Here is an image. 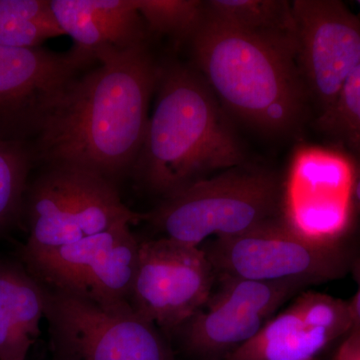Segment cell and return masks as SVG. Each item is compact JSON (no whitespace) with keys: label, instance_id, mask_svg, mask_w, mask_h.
I'll use <instances>...</instances> for the list:
<instances>
[{"label":"cell","instance_id":"obj_11","mask_svg":"<svg viewBox=\"0 0 360 360\" xmlns=\"http://www.w3.org/2000/svg\"><path fill=\"white\" fill-rule=\"evenodd\" d=\"M354 177V163L340 150L298 149L283 182V221L314 243L345 245L356 212Z\"/></svg>","mask_w":360,"mask_h":360},{"label":"cell","instance_id":"obj_6","mask_svg":"<svg viewBox=\"0 0 360 360\" xmlns=\"http://www.w3.org/2000/svg\"><path fill=\"white\" fill-rule=\"evenodd\" d=\"M217 276L260 283H326L345 276L355 258L345 245L314 243L292 231L283 219L271 220L203 246Z\"/></svg>","mask_w":360,"mask_h":360},{"label":"cell","instance_id":"obj_24","mask_svg":"<svg viewBox=\"0 0 360 360\" xmlns=\"http://www.w3.org/2000/svg\"><path fill=\"white\" fill-rule=\"evenodd\" d=\"M354 202L355 210L360 212V167H355Z\"/></svg>","mask_w":360,"mask_h":360},{"label":"cell","instance_id":"obj_5","mask_svg":"<svg viewBox=\"0 0 360 360\" xmlns=\"http://www.w3.org/2000/svg\"><path fill=\"white\" fill-rule=\"evenodd\" d=\"M23 210L27 243L22 255L61 248L143 220L122 200L115 182L82 168L47 167L28 184Z\"/></svg>","mask_w":360,"mask_h":360},{"label":"cell","instance_id":"obj_17","mask_svg":"<svg viewBox=\"0 0 360 360\" xmlns=\"http://www.w3.org/2000/svg\"><path fill=\"white\" fill-rule=\"evenodd\" d=\"M206 20L297 51L291 2L285 0H210Z\"/></svg>","mask_w":360,"mask_h":360},{"label":"cell","instance_id":"obj_23","mask_svg":"<svg viewBox=\"0 0 360 360\" xmlns=\"http://www.w3.org/2000/svg\"><path fill=\"white\" fill-rule=\"evenodd\" d=\"M352 271L356 281L357 290L352 300H349V303L354 322L360 326V257L355 258Z\"/></svg>","mask_w":360,"mask_h":360},{"label":"cell","instance_id":"obj_14","mask_svg":"<svg viewBox=\"0 0 360 360\" xmlns=\"http://www.w3.org/2000/svg\"><path fill=\"white\" fill-rule=\"evenodd\" d=\"M86 68L71 51L0 46V129L32 132L61 90Z\"/></svg>","mask_w":360,"mask_h":360},{"label":"cell","instance_id":"obj_13","mask_svg":"<svg viewBox=\"0 0 360 360\" xmlns=\"http://www.w3.org/2000/svg\"><path fill=\"white\" fill-rule=\"evenodd\" d=\"M354 323L349 302L307 291L224 360H319Z\"/></svg>","mask_w":360,"mask_h":360},{"label":"cell","instance_id":"obj_12","mask_svg":"<svg viewBox=\"0 0 360 360\" xmlns=\"http://www.w3.org/2000/svg\"><path fill=\"white\" fill-rule=\"evenodd\" d=\"M291 6L298 68L321 118L360 66V18L338 0H295Z\"/></svg>","mask_w":360,"mask_h":360},{"label":"cell","instance_id":"obj_19","mask_svg":"<svg viewBox=\"0 0 360 360\" xmlns=\"http://www.w3.org/2000/svg\"><path fill=\"white\" fill-rule=\"evenodd\" d=\"M33 160L22 139H0V233L23 212Z\"/></svg>","mask_w":360,"mask_h":360},{"label":"cell","instance_id":"obj_16","mask_svg":"<svg viewBox=\"0 0 360 360\" xmlns=\"http://www.w3.org/2000/svg\"><path fill=\"white\" fill-rule=\"evenodd\" d=\"M44 316V285L20 265L0 262V360H26Z\"/></svg>","mask_w":360,"mask_h":360},{"label":"cell","instance_id":"obj_4","mask_svg":"<svg viewBox=\"0 0 360 360\" xmlns=\"http://www.w3.org/2000/svg\"><path fill=\"white\" fill-rule=\"evenodd\" d=\"M283 182L262 168H229L161 200L143 213L162 238L200 246L283 219Z\"/></svg>","mask_w":360,"mask_h":360},{"label":"cell","instance_id":"obj_15","mask_svg":"<svg viewBox=\"0 0 360 360\" xmlns=\"http://www.w3.org/2000/svg\"><path fill=\"white\" fill-rule=\"evenodd\" d=\"M70 49L87 68L106 54L148 44V32L134 0H49Z\"/></svg>","mask_w":360,"mask_h":360},{"label":"cell","instance_id":"obj_1","mask_svg":"<svg viewBox=\"0 0 360 360\" xmlns=\"http://www.w3.org/2000/svg\"><path fill=\"white\" fill-rule=\"evenodd\" d=\"M71 80L35 123L34 160L116 180L132 172L149 122L160 63L148 45L106 54Z\"/></svg>","mask_w":360,"mask_h":360},{"label":"cell","instance_id":"obj_9","mask_svg":"<svg viewBox=\"0 0 360 360\" xmlns=\"http://www.w3.org/2000/svg\"><path fill=\"white\" fill-rule=\"evenodd\" d=\"M217 283L200 246L161 238L139 243L130 304L135 314L174 335L205 305Z\"/></svg>","mask_w":360,"mask_h":360},{"label":"cell","instance_id":"obj_21","mask_svg":"<svg viewBox=\"0 0 360 360\" xmlns=\"http://www.w3.org/2000/svg\"><path fill=\"white\" fill-rule=\"evenodd\" d=\"M317 123L340 153L360 167V66L348 78L330 112Z\"/></svg>","mask_w":360,"mask_h":360},{"label":"cell","instance_id":"obj_18","mask_svg":"<svg viewBox=\"0 0 360 360\" xmlns=\"http://www.w3.org/2000/svg\"><path fill=\"white\" fill-rule=\"evenodd\" d=\"M65 35L46 0H0V46L39 47Z\"/></svg>","mask_w":360,"mask_h":360},{"label":"cell","instance_id":"obj_20","mask_svg":"<svg viewBox=\"0 0 360 360\" xmlns=\"http://www.w3.org/2000/svg\"><path fill=\"white\" fill-rule=\"evenodd\" d=\"M148 33L191 41L205 18L200 0H134Z\"/></svg>","mask_w":360,"mask_h":360},{"label":"cell","instance_id":"obj_7","mask_svg":"<svg viewBox=\"0 0 360 360\" xmlns=\"http://www.w3.org/2000/svg\"><path fill=\"white\" fill-rule=\"evenodd\" d=\"M129 222L77 243L22 255L42 285L84 298L113 312H132L139 243Z\"/></svg>","mask_w":360,"mask_h":360},{"label":"cell","instance_id":"obj_22","mask_svg":"<svg viewBox=\"0 0 360 360\" xmlns=\"http://www.w3.org/2000/svg\"><path fill=\"white\" fill-rule=\"evenodd\" d=\"M331 360H360V326L354 323L338 343Z\"/></svg>","mask_w":360,"mask_h":360},{"label":"cell","instance_id":"obj_8","mask_svg":"<svg viewBox=\"0 0 360 360\" xmlns=\"http://www.w3.org/2000/svg\"><path fill=\"white\" fill-rule=\"evenodd\" d=\"M44 288L53 360H177L167 336L134 311H108Z\"/></svg>","mask_w":360,"mask_h":360},{"label":"cell","instance_id":"obj_3","mask_svg":"<svg viewBox=\"0 0 360 360\" xmlns=\"http://www.w3.org/2000/svg\"><path fill=\"white\" fill-rule=\"evenodd\" d=\"M189 44L193 68L227 113L270 135L302 124L309 94L295 49L205 18Z\"/></svg>","mask_w":360,"mask_h":360},{"label":"cell","instance_id":"obj_2","mask_svg":"<svg viewBox=\"0 0 360 360\" xmlns=\"http://www.w3.org/2000/svg\"><path fill=\"white\" fill-rule=\"evenodd\" d=\"M155 105L132 174L161 200L245 162L227 112L191 66L160 65Z\"/></svg>","mask_w":360,"mask_h":360},{"label":"cell","instance_id":"obj_25","mask_svg":"<svg viewBox=\"0 0 360 360\" xmlns=\"http://www.w3.org/2000/svg\"><path fill=\"white\" fill-rule=\"evenodd\" d=\"M359 6H360V0H359Z\"/></svg>","mask_w":360,"mask_h":360},{"label":"cell","instance_id":"obj_10","mask_svg":"<svg viewBox=\"0 0 360 360\" xmlns=\"http://www.w3.org/2000/svg\"><path fill=\"white\" fill-rule=\"evenodd\" d=\"M307 286L300 281L217 276L207 302L175 333L180 348L193 360H224L252 340L284 302Z\"/></svg>","mask_w":360,"mask_h":360}]
</instances>
